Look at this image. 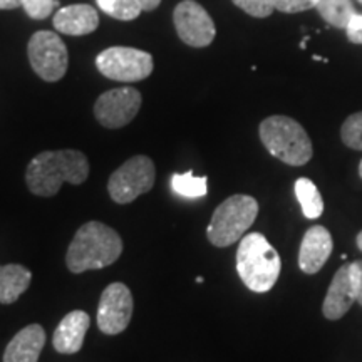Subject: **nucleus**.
<instances>
[{"label": "nucleus", "instance_id": "ddd939ff", "mask_svg": "<svg viewBox=\"0 0 362 362\" xmlns=\"http://www.w3.org/2000/svg\"><path fill=\"white\" fill-rule=\"evenodd\" d=\"M334 242L330 232L322 225L310 226L302 238L298 250V267L304 274L314 275L325 265L332 253Z\"/></svg>", "mask_w": 362, "mask_h": 362}, {"label": "nucleus", "instance_id": "4be33fe9", "mask_svg": "<svg viewBox=\"0 0 362 362\" xmlns=\"http://www.w3.org/2000/svg\"><path fill=\"white\" fill-rule=\"evenodd\" d=\"M341 138L347 148L362 151V111L354 112L344 121Z\"/></svg>", "mask_w": 362, "mask_h": 362}, {"label": "nucleus", "instance_id": "f3484780", "mask_svg": "<svg viewBox=\"0 0 362 362\" xmlns=\"http://www.w3.org/2000/svg\"><path fill=\"white\" fill-rule=\"evenodd\" d=\"M30 280L33 272L24 265H0V304H13L29 288Z\"/></svg>", "mask_w": 362, "mask_h": 362}, {"label": "nucleus", "instance_id": "aec40b11", "mask_svg": "<svg viewBox=\"0 0 362 362\" xmlns=\"http://www.w3.org/2000/svg\"><path fill=\"white\" fill-rule=\"evenodd\" d=\"M171 188L185 198H202L208 193V176H194L193 171L171 176Z\"/></svg>", "mask_w": 362, "mask_h": 362}, {"label": "nucleus", "instance_id": "c756f323", "mask_svg": "<svg viewBox=\"0 0 362 362\" xmlns=\"http://www.w3.org/2000/svg\"><path fill=\"white\" fill-rule=\"evenodd\" d=\"M357 247H359V250L362 252V232L357 235Z\"/></svg>", "mask_w": 362, "mask_h": 362}, {"label": "nucleus", "instance_id": "a878e982", "mask_svg": "<svg viewBox=\"0 0 362 362\" xmlns=\"http://www.w3.org/2000/svg\"><path fill=\"white\" fill-rule=\"evenodd\" d=\"M347 39L352 44H362V13H356L346 29Z\"/></svg>", "mask_w": 362, "mask_h": 362}, {"label": "nucleus", "instance_id": "f8f14e48", "mask_svg": "<svg viewBox=\"0 0 362 362\" xmlns=\"http://www.w3.org/2000/svg\"><path fill=\"white\" fill-rule=\"evenodd\" d=\"M361 284L359 262L344 264L336 272L332 282L329 285L327 296H325L322 314L325 319L337 320L347 314L352 304L357 302Z\"/></svg>", "mask_w": 362, "mask_h": 362}, {"label": "nucleus", "instance_id": "393cba45", "mask_svg": "<svg viewBox=\"0 0 362 362\" xmlns=\"http://www.w3.org/2000/svg\"><path fill=\"white\" fill-rule=\"evenodd\" d=\"M274 2L275 11H280L284 13H297L315 8L319 0H274Z\"/></svg>", "mask_w": 362, "mask_h": 362}, {"label": "nucleus", "instance_id": "0eeeda50", "mask_svg": "<svg viewBox=\"0 0 362 362\" xmlns=\"http://www.w3.org/2000/svg\"><path fill=\"white\" fill-rule=\"evenodd\" d=\"M96 67L104 78L119 81V83H138L151 76L153 62L151 54L134 47L106 49L96 57Z\"/></svg>", "mask_w": 362, "mask_h": 362}, {"label": "nucleus", "instance_id": "dca6fc26", "mask_svg": "<svg viewBox=\"0 0 362 362\" xmlns=\"http://www.w3.org/2000/svg\"><path fill=\"white\" fill-rule=\"evenodd\" d=\"M45 344L42 325L30 324L13 336L4 352V362H37Z\"/></svg>", "mask_w": 362, "mask_h": 362}, {"label": "nucleus", "instance_id": "412c9836", "mask_svg": "<svg viewBox=\"0 0 362 362\" xmlns=\"http://www.w3.org/2000/svg\"><path fill=\"white\" fill-rule=\"evenodd\" d=\"M98 7L117 21H134L143 12L139 0H96Z\"/></svg>", "mask_w": 362, "mask_h": 362}, {"label": "nucleus", "instance_id": "9b49d317", "mask_svg": "<svg viewBox=\"0 0 362 362\" xmlns=\"http://www.w3.org/2000/svg\"><path fill=\"white\" fill-rule=\"evenodd\" d=\"M173 22L178 37L189 47H206L214 42L215 22L194 0H183L175 7Z\"/></svg>", "mask_w": 362, "mask_h": 362}, {"label": "nucleus", "instance_id": "7ed1b4c3", "mask_svg": "<svg viewBox=\"0 0 362 362\" xmlns=\"http://www.w3.org/2000/svg\"><path fill=\"white\" fill-rule=\"evenodd\" d=\"M282 260L279 252L262 233H248L240 240L237 272L252 292H269L280 277Z\"/></svg>", "mask_w": 362, "mask_h": 362}, {"label": "nucleus", "instance_id": "20e7f679", "mask_svg": "<svg viewBox=\"0 0 362 362\" xmlns=\"http://www.w3.org/2000/svg\"><path fill=\"white\" fill-rule=\"evenodd\" d=\"M259 133L267 151L285 165L302 166L312 160L314 149L309 134L292 117H267L260 123Z\"/></svg>", "mask_w": 362, "mask_h": 362}, {"label": "nucleus", "instance_id": "7c9ffc66", "mask_svg": "<svg viewBox=\"0 0 362 362\" xmlns=\"http://www.w3.org/2000/svg\"><path fill=\"white\" fill-rule=\"evenodd\" d=\"M359 175H361V178H362V161H361V165H359Z\"/></svg>", "mask_w": 362, "mask_h": 362}, {"label": "nucleus", "instance_id": "39448f33", "mask_svg": "<svg viewBox=\"0 0 362 362\" xmlns=\"http://www.w3.org/2000/svg\"><path fill=\"white\" fill-rule=\"evenodd\" d=\"M259 203L250 194H233L226 198L211 215L206 237L211 245L223 248L243 238L248 228L255 223Z\"/></svg>", "mask_w": 362, "mask_h": 362}, {"label": "nucleus", "instance_id": "a211bd4d", "mask_svg": "<svg viewBox=\"0 0 362 362\" xmlns=\"http://www.w3.org/2000/svg\"><path fill=\"white\" fill-rule=\"evenodd\" d=\"M315 11L329 25L336 29H347L352 17L357 13L352 0H319Z\"/></svg>", "mask_w": 362, "mask_h": 362}, {"label": "nucleus", "instance_id": "b1692460", "mask_svg": "<svg viewBox=\"0 0 362 362\" xmlns=\"http://www.w3.org/2000/svg\"><path fill=\"white\" fill-rule=\"evenodd\" d=\"M57 6L56 0H22V7L30 19L42 21L49 17Z\"/></svg>", "mask_w": 362, "mask_h": 362}, {"label": "nucleus", "instance_id": "9d476101", "mask_svg": "<svg viewBox=\"0 0 362 362\" xmlns=\"http://www.w3.org/2000/svg\"><path fill=\"white\" fill-rule=\"evenodd\" d=\"M133 317V293L124 284L115 282L104 288L98 305V327L106 336L126 330Z\"/></svg>", "mask_w": 362, "mask_h": 362}, {"label": "nucleus", "instance_id": "c85d7f7f", "mask_svg": "<svg viewBox=\"0 0 362 362\" xmlns=\"http://www.w3.org/2000/svg\"><path fill=\"white\" fill-rule=\"evenodd\" d=\"M359 270H361V284H359V293H357V302L362 305V262H359Z\"/></svg>", "mask_w": 362, "mask_h": 362}, {"label": "nucleus", "instance_id": "2f4dec72", "mask_svg": "<svg viewBox=\"0 0 362 362\" xmlns=\"http://www.w3.org/2000/svg\"><path fill=\"white\" fill-rule=\"evenodd\" d=\"M357 2H359V4H361V6H362V0H357Z\"/></svg>", "mask_w": 362, "mask_h": 362}, {"label": "nucleus", "instance_id": "2eb2a0df", "mask_svg": "<svg viewBox=\"0 0 362 362\" xmlns=\"http://www.w3.org/2000/svg\"><path fill=\"white\" fill-rule=\"evenodd\" d=\"M52 24L57 33L79 37L93 34L98 29L99 13L88 4H74L59 8L57 13H54Z\"/></svg>", "mask_w": 362, "mask_h": 362}, {"label": "nucleus", "instance_id": "4468645a", "mask_svg": "<svg viewBox=\"0 0 362 362\" xmlns=\"http://www.w3.org/2000/svg\"><path fill=\"white\" fill-rule=\"evenodd\" d=\"M90 317L84 310H72L54 330L52 346L61 354H76L83 349L86 332L89 330Z\"/></svg>", "mask_w": 362, "mask_h": 362}, {"label": "nucleus", "instance_id": "6ab92c4d", "mask_svg": "<svg viewBox=\"0 0 362 362\" xmlns=\"http://www.w3.org/2000/svg\"><path fill=\"white\" fill-rule=\"evenodd\" d=\"M293 189H296V197L298 203H300L302 214L305 215V218L315 220L324 214L322 194H320L319 188L315 187L314 181L309 178H298Z\"/></svg>", "mask_w": 362, "mask_h": 362}, {"label": "nucleus", "instance_id": "423d86ee", "mask_svg": "<svg viewBox=\"0 0 362 362\" xmlns=\"http://www.w3.org/2000/svg\"><path fill=\"white\" fill-rule=\"evenodd\" d=\"M156 170L151 158L138 155L121 165L107 181V192L117 205H128L155 187Z\"/></svg>", "mask_w": 362, "mask_h": 362}, {"label": "nucleus", "instance_id": "f03ea898", "mask_svg": "<svg viewBox=\"0 0 362 362\" xmlns=\"http://www.w3.org/2000/svg\"><path fill=\"white\" fill-rule=\"evenodd\" d=\"M123 253V240L111 226L88 221L76 232L66 253V265L72 274L110 267Z\"/></svg>", "mask_w": 362, "mask_h": 362}, {"label": "nucleus", "instance_id": "f257e3e1", "mask_svg": "<svg viewBox=\"0 0 362 362\" xmlns=\"http://www.w3.org/2000/svg\"><path fill=\"white\" fill-rule=\"evenodd\" d=\"M89 176V161L78 149L42 151L29 163L25 183L35 197L51 198L64 183L81 185Z\"/></svg>", "mask_w": 362, "mask_h": 362}, {"label": "nucleus", "instance_id": "cd10ccee", "mask_svg": "<svg viewBox=\"0 0 362 362\" xmlns=\"http://www.w3.org/2000/svg\"><path fill=\"white\" fill-rule=\"evenodd\" d=\"M139 4H141L143 11L151 12V11H155L158 6H160L161 0H139Z\"/></svg>", "mask_w": 362, "mask_h": 362}, {"label": "nucleus", "instance_id": "5701e85b", "mask_svg": "<svg viewBox=\"0 0 362 362\" xmlns=\"http://www.w3.org/2000/svg\"><path fill=\"white\" fill-rule=\"evenodd\" d=\"M232 2L243 12H247L248 16L257 17V19L270 17L275 11L274 0H232Z\"/></svg>", "mask_w": 362, "mask_h": 362}, {"label": "nucleus", "instance_id": "1a4fd4ad", "mask_svg": "<svg viewBox=\"0 0 362 362\" xmlns=\"http://www.w3.org/2000/svg\"><path fill=\"white\" fill-rule=\"evenodd\" d=\"M143 98L138 89L116 88L101 94L94 104V116L98 123L107 129H119L129 124L141 107Z\"/></svg>", "mask_w": 362, "mask_h": 362}, {"label": "nucleus", "instance_id": "6e6552de", "mask_svg": "<svg viewBox=\"0 0 362 362\" xmlns=\"http://www.w3.org/2000/svg\"><path fill=\"white\" fill-rule=\"evenodd\" d=\"M30 67L40 79L47 83H57L66 76L69 66L67 47L56 33L39 30L29 40L27 45Z\"/></svg>", "mask_w": 362, "mask_h": 362}, {"label": "nucleus", "instance_id": "bb28decb", "mask_svg": "<svg viewBox=\"0 0 362 362\" xmlns=\"http://www.w3.org/2000/svg\"><path fill=\"white\" fill-rule=\"evenodd\" d=\"M22 6V0H0V11H12Z\"/></svg>", "mask_w": 362, "mask_h": 362}]
</instances>
